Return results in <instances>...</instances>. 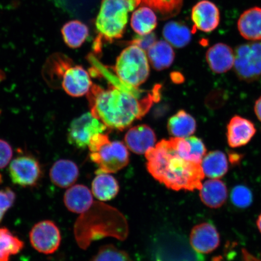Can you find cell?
Listing matches in <instances>:
<instances>
[{"label":"cell","mask_w":261,"mask_h":261,"mask_svg":"<svg viewBox=\"0 0 261 261\" xmlns=\"http://www.w3.org/2000/svg\"><path fill=\"white\" fill-rule=\"evenodd\" d=\"M154 95L139 100L132 91L112 85L107 89L93 85L87 93L91 114L107 128L123 130L148 112Z\"/></svg>","instance_id":"obj_1"},{"label":"cell","mask_w":261,"mask_h":261,"mask_svg":"<svg viewBox=\"0 0 261 261\" xmlns=\"http://www.w3.org/2000/svg\"><path fill=\"white\" fill-rule=\"evenodd\" d=\"M149 174L174 191L200 190L205 177L200 164L186 161L173 147L170 139L162 140L145 153Z\"/></svg>","instance_id":"obj_2"},{"label":"cell","mask_w":261,"mask_h":261,"mask_svg":"<svg viewBox=\"0 0 261 261\" xmlns=\"http://www.w3.org/2000/svg\"><path fill=\"white\" fill-rule=\"evenodd\" d=\"M140 4V0H102L96 18L97 37L112 42L122 38L128 20V13Z\"/></svg>","instance_id":"obj_3"},{"label":"cell","mask_w":261,"mask_h":261,"mask_svg":"<svg viewBox=\"0 0 261 261\" xmlns=\"http://www.w3.org/2000/svg\"><path fill=\"white\" fill-rule=\"evenodd\" d=\"M90 158L98 166L96 174L116 173L128 165L129 155L126 147L120 141L110 142L109 136L97 134L91 138Z\"/></svg>","instance_id":"obj_4"},{"label":"cell","mask_w":261,"mask_h":261,"mask_svg":"<svg viewBox=\"0 0 261 261\" xmlns=\"http://www.w3.org/2000/svg\"><path fill=\"white\" fill-rule=\"evenodd\" d=\"M114 70L123 83L138 87L148 80L149 65L145 51L136 45H130L117 57Z\"/></svg>","instance_id":"obj_5"},{"label":"cell","mask_w":261,"mask_h":261,"mask_svg":"<svg viewBox=\"0 0 261 261\" xmlns=\"http://www.w3.org/2000/svg\"><path fill=\"white\" fill-rule=\"evenodd\" d=\"M154 261H205L203 254L196 252L187 238L177 233L163 237L153 252Z\"/></svg>","instance_id":"obj_6"},{"label":"cell","mask_w":261,"mask_h":261,"mask_svg":"<svg viewBox=\"0 0 261 261\" xmlns=\"http://www.w3.org/2000/svg\"><path fill=\"white\" fill-rule=\"evenodd\" d=\"M234 54V70L240 80L252 82L261 77L260 42L239 45Z\"/></svg>","instance_id":"obj_7"},{"label":"cell","mask_w":261,"mask_h":261,"mask_svg":"<svg viewBox=\"0 0 261 261\" xmlns=\"http://www.w3.org/2000/svg\"><path fill=\"white\" fill-rule=\"evenodd\" d=\"M107 128L106 125L91 113L84 114L71 122L68 129V142L76 148L85 149L89 146L94 135L103 133Z\"/></svg>","instance_id":"obj_8"},{"label":"cell","mask_w":261,"mask_h":261,"mask_svg":"<svg viewBox=\"0 0 261 261\" xmlns=\"http://www.w3.org/2000/svg\"><path fill=\"white\" fill-rule=\"evenodd\" d=\"M9 172L13 184L25 188L38 184L42 175L40 163L30 155L19 156L13 160Z\"/></svg>","instance_id":"obj_9"},{"label":"cell","mask_w":261,"mask_h":261,"mask_svg":"<svg viewBox=\"0 0 261 261\" xmlns=\"http://www.w3.org/2000/svg\"><path fill=\"white\" fill-rule=\"evenodd\" d=\"M31 243L38 252L49 254L56 252L60 246V230L54 222L44 220L34 225L29 233Z\"/></svg>","instance_id":"obj_10"},{"label":"cell","mask_w":261,"mask_h":261,"mask_svg":"<svg viewBox=\"0 0 261 261\" xmlns=\"http://www.w3.org/2000/svg\"><path fill=\"white\" fill-rule=\"evenodd\" d=\"M61 85L65 93L74 97L84 96L93 86L89 73L81 65L74 64L65 71Z\"/></svg>","instance_id":"obj_11"},{"label":"cell","mask_w":261,"mask_h":261,"mask_svg":"<svg viewBox=\"0 0 261 261\" xmlns=\"http://www.w3.org/2000/svg\"><path fill=\"white\" fill-rule=\"evenodd\" d=\"M191 19L195 29L205 33L211 32L219 25L220 12L214 3L202 0L192 8Z\"/></svg>","instance_id":"obj_12"},{"label":"cell","mask_w":261,"mask_h":261,"mask_svg":"<svg viewBox=\"0 0 261 261\" xmlns=\"http://www.w3.org/2000/svg\"><path fill=\"white\" fill-rule=\"evenodd\" d=\"M189 241L196 252L208 253L219 246L220 238L213 224L203 223L192 228Z\"/></svg>","instance_id":"obj_13"},{"label":"cell","mask_w":261,"mask_h":261,"mask_svg":"<svg viewBox=\"0 0 261 261\" xmlns=\"http://www.w3.org/2000/svg\"><path fill=\"white\" fill-rule=\"evenodd\" d=\"M156 140L154 130L146 125L133 127L125 136L127 148L137 154H145L155 145Z\"/></svg>","instance_id":"obj_14"},{"label":"cell","mask_w":261,"mask_h":261,"mask_svg":"<svg viewBox=\"0 0 261 261\" xmlns=\"http://www.w3.org/2000/svg\"><path fill=\"white\" fill-rule=\"evenodd\" d=\"M256 129L249 120L239 116L232 117L227 128V138L231 148H239L247 144L255 135Z\"/></svg>","instance_id":"obj_15"},{"label":"cell","mask_w":261,"mask_h":261,"mask_svg":"<svg viewBox=\"0 0 261 261\" xmlns=\"http://www.w3.org/2000/svg\"><path fill=\"white\" fill-rule=\"evenodd\" d=\"M173 147L178 154L186 161L200 164L207 149L200 138L189 136L186 138H172L169 139Z\"/></svg>","instance_id":"obj_16"},{"label":"cell","mask_w":261,"mask_h":261,"mask_svg":"<svg viewBox=\"0 0 261 261\" xmlns=\"http://www.w3.org/2000/svg\"><path fill=\"white\" fill-rule=\"evenodd\" d=\"M207 63L214 73H226L233 67L234 54L232 49L224 43H217L208 49Z\"/></svg>","instance_id":"obj_17"},{"label":"cell","mask_w":261,"mask_h":261,"mask_svg":"<svg viewBox=\"0 0 261 261\" xmlns=\"http://www.w3.org/2000/svg\"><path fill=\"white\" fill-rule=\"evenodd\" d=\"M64 202L68 211L73 213L83 214L89 211L93 205V195L86 186H71L65 192Z\"/></svg>","instance_id":"obj_18"},{"label":"cell","mask_w":261,"mask_h":261,"mask_svg":"<svg viewBox=\"0 0 261 261\" xmlns=\"http://www.w3.org/2000/svg\"><path fill=\"white\" fill-rule=\"evenodd\" d=\"M79 168L70 160L61 159L55 162L50 171V178L55 185L61 188L71 187L79 177Z\"/></svg>","instance_id":"obj_19"},{"label":"cell","mask_w":261,"mask_h":261,"mask_svg":"<svg viewBox=\"0 0 261 261\" xmlns=\"http://www.w3.org/2000/svg\"><path fill=\"white\" fill-rule=\"evenodd\" d=\"M227 188L223 181L218 178H211L202 184L200 189V197L207 207L217 208L226 201Z\"/></svg>","instance_id":"obj_20"},{"label":"cell","mask_w":261,"mask_h":261,"mask_svg":"<svg viewBox=\"0 0 261 261\" xmlns=\"http://www.w3.org/2000/svg\"><path fill=\"white\" fill-rule=\"evenodd\" d=\"M238 29L247 40H261V8L254 7L244 11L238 21Z\"/></svg>","instance_id":"obj_21"},{"label":"cell","mask_w":261,"mask_h":261,"mask_svg":"<svg viewBox=\"0 0 261 261\" xmlns=\"http://www.w3.org/2000/svg\"><path fill=\"white\" fill-rule=\"evenodd\" d=\"M147 51L150 63L156 70L166 69L174 61L175 52L167 41H156Z\"/></svg>","instance_id":"obj_22"},{"label":"cell","mask_w":261,"mask_h":261,"mask_svg":"<svg viewBox=\"0 0 261 261\" xmlns=\"http://www.w3.org/2000/svg\"><path fill=\"white\" fill-rule=\"evenodd\" d=\"M196 128L195 119L184 110H179L169 118L168 122L169 133L174 138H188L194 135Z\"/></svg>","instance_id":"obj_23"},{"label":"cell","mask_w":261,"mask_h":261,"mask_svg":"<svg viewBox=\"0 0 261 261\" xmlns=\"http://www.w3.org/2000/svg\"><path fill=\"white\" fill-rule=\"evenodd\" d=\"M201 166L205 177L220 178L228 171V160L224 152L217 150L205 154L202 160Z\"/></svg>","instance_id":"obj_24"},{"label":"cell","mask_w":261,"mask_h":261,"mask_svg":"<svg viewBox=\"0 0 261 261\" xmlns=\"http://www.w3.org/2000/svg\"><path fill=\"white\" fill-rule=\"evenodd\" d=\"M93 194L100 201H110L115 198L119 191V185L113 176L107 173L97 174L91 185Z\"/></svg>","instance_id":"obj_25"},{"label":"cell","mask_w":261,"mask_h":261,"mask_svg":"<svg viewBox=\"0 0 261 261\" xmlns=\"http://www.w3.org/2000/svg\"><path fill=\"white\" fill-rule=\"evenodd\" d=\"M163 36L172 46L181 48L190 43L192 32L187 25L180 22L171 21L163 28Z\"/></svg>","instance_id":"obj_26"},{"label":"cell","mask_w":261,"mask_h":261,"mask_svg":"<svg viewBox=\"0 0 261 261\" xmlns=\"http://www.w3.org/2000/svg\"><path fill=\"white\" fill-rule=\"evenodd\" d=\"M63 40L68 47L78 48L82 46L89 35L87 26L79 20H71L61 29Z\"/></svg>","instance_id":"obj_27"},{"label":"cell","mask_w":261,"mask_h":261,"mask_svg":"<svg viewBox=\"0 0 261 261\" xmlns=\"http://www.w3.org/2000/svg\"><path fill=\"white\" fill-rule=\"evenodd\" d=\"M158 25V17L152 9L143 6L133 13L130 26L139 35L151 34Z\"/></svg>","instance_id":"obj_28"},{"label":"cell","mask_w":261,"mask_h":261,"mask_svg":"<svg viewBox=\"0 0 261 261\" xmlns=\"http://www.w3.org/2000/svg\"><path fill=\"white\" fill-rule=\"evenodd\" d=\"M73 65V62L66 55L55 54L48 59L45 65L44 77L47 78L49 83H55L57 80L63 79V75L68 68Z\"/></svg>","instance_id":"obj_29"},{"label":"cell","mask_w":261,"mask_h":261,"mask_svg":"<svg viewBox=\"0 0 261 261\" xmlns=\"http://www.w3.org/2000/svg\"><path fill=\"white\" fill-rule=\"evenodd\" d=\"M24 244L8 228L0 227V261H9L11 257L20 252Z\"/></svg>","instance_id":"obj_30"},{"label":"cell","mask_w":261,"mask_h":261,"mask_svg":"<svg viewBox=\"0 0 261 261\" xmlns=\"http://www.w3.org/2000/svg\"><path fill=\"white\" fill-rule=\"evenodd\" d=\"M184 0H140V3L154 10L162 19L177 15L181 11Z\"/></svg>","instance_id":"obj_31"},{"label":"cell","mask_w":261,"mask_h":261,"mask_svg":"<svg viewBox=\"0 0 261 261\" xmlns=\"http://www.w3.org/2000/svg\"><path fill=\"white\" fill-rule=\"evenodd\" d=\"M91 261H133L129 254L113 245L100 248Z\"/></svg>","instance_id":"obj_32"},{"label":"cell","mask_w":261,"mask_h":261,"mask_svg":"<svg viewBox=\"0 0 261 261\" xmlns=\"http://www.w3.org/2000/svg\"><path fill=\"white\" fill-rule=\"evenodd\" d=\"M231 200L238 208H247L252 203V192L243 185L237 186L231 191Z\"/></svg>","instance_id":"obj_33"},{"label":"cell","mask_w":261,"mask_h":261,"mask_svg":"<svg viewBox=\"0 0 261 261\" xmlns=\"http://www.w3.org/2000/svg\"><path fill=\"white\" fill-rule=\"evenodd\" d=\"M15 200L16 194L11 188L0 190V212L5 214L14 204Z\"/></svg>","instance_id":"obj_34"},{"label":"cell","mask_w":261,"mask_h":261,"mask_svg":"<svg viewBox=\"0 0 261 261\" xmlns=\"http://www.w3.org/2000/svg\"><path fill=\"white\" fill-rule=\"evenodd\" d=\"M13 149L6 140L0 139V169L5 168L11 162Z\"/></svg>","instance_id":"obj_35"},{"label":"cell","mask_w":261,"mask_h":261,"mask_svg":"<svg viewBox=\"0 0 261 261\" xmlns=\"http://www.w3.org/2000/svg\"><path fill=\"white\" fill-rule=\"evenodd\" d=\"M156 35L154 33H151L148 35H139L136 37L132 41L130 42V45H136L143 49L148 50L156 42Z\"/></svg>","instance_id":"obj_36"},{"label":"cell","mask_w":261,"mask_h":261,"mask_svg":"<svg viewBox=\"0 0 261 261\" xmlns=\"http://www.w3.org/2000/svg\"><path fill=\"white\" fill-rule=\"evenodd\" d=\"M254 113L260 121L261 122V96L256 101L254 107Z\"/></svg>","instance_id":"obj_37"},{"label":"cell","mask_w":261,"mask_h":261,"mask_svg":"<svg viewBox=\"0 0 261 261\" xmlns=\"http://www.w3.org/2000/svg\"><path fill=\"white\" fill-rule=\"evenodd\" d=\"M256 224L257 228H258V229L259 230L261 233V214L259 215L258 218H257Z\"/></svg>","instance_id":"obj_38"},{"label":"cell","mask_w":261,"mask_h":261,"mask_svg":"<svg viewBox=\"0 0 261 261\" xmlns=\"http://www.w3.org/2000/svg\"><path fill=\"white\" fill-rule=\"evenodd\" d=\"M5 73L2 70H0V83L5 80Z\"/></svg>","instance_id":"obj_39"},{"label":"cell","mask_w":261,"mask_h":261,"mask_svg":"<svg viewBox=\"0 0 261 261\" xmlns=\"http://www.w3.org/2000/svg\"><path fill=\"white\" fill-rule=\"evenodd\" d=\"M5 215V214H3L1 212H0V223H1L2 221L3 218H4Z\"/></svg>","instance_id":"obj_40"},{"label":"cell","mask_w":261,"mask_h":261,"mask_svg":"<svg viewBox=\"0 0 261 261\" xmlns=\"http://www.w3.org/2000/svg\"><path fill=\"white\" fill-rule=\"evenodd\" d=\"M3 182V177L1 174H0V184H2Z\"/></svg>","instance_id":"obj_41"},{"label":"cell","mask_w":261,"mask_h":261,"mask_svg":"<svg viewBox=\"0 0 261 261\" xmlns=\"http://www.w3.org/2000/svg\"><path fill=\"white\" fill-rule=\"evenodd\" d=\"M1 113H2V111H1V110H0V115H1Z\"/></svg>","instance_id":"obj_42"}]
</instances>
